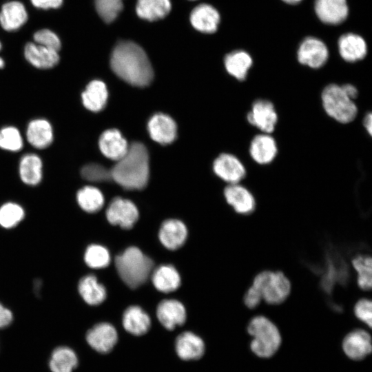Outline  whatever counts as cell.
I'll return each instance as SVG.
<instances>
[{
	"mask_svg": "<svg viewBox=\"0 0 372 372\" xmlns=\"http://www.w3.org/2000/svg\"><path fill=\"white\" fill-rule=\"evenodd\" d=\"M108 92L106 85L99 80L91 81L81 94L83 105L92 112H99L106 105Z\"/></svg>",
	"mask_w": 372,
	"mask_h": 372,
	"instance_id": "cell-27",
	"label": "cell"
},
{
	"mask_svg": "<svg viewBox=\"0 0 372 372\" xmlns=\"http://www.w3.org/2000/svg\"><path fill=\"white\" fill-rule=\"evenodd\" d=\"M227 202L240 214H249L256 207V200L252 194L238 183L229 184L224 190Z\"/></svg>",
	"mask_w": 372,
	"mask_h": 372,
	"instance_id": "cell-15",
	"label": "cell"
},
{
	"mask_svg": "<svg viewBox=\"0 0 372 372\" xmlns=\"http://www.w3.org/2000/svg\"><path fill=\"white\" fill-rule=\"evenodd\" d=\"M33 39L34 43L46 48L56 51L61 49V43L59 37L50 30L41 29L37 31L33 35Z\"/></svg>",
	"mask_w": 372,
	"mask_h": 372,
	"instance_id": "cell-42",
	"label": "cell"
},
{
	"mask_svg": "<svg viewBox=\"0 0 372 372\" xmlns=\"http://www.w3.org/2000/svg\"><path fill=\"white\" fill-rule=\"evenodd\" d=\"M32 4L37 8L50 9L58 8L62 3L63 0H30Z\"/></svg>",
	"mask_w": 372,
	"mask_h": 372,
	"instance_id": "cell-45",
	"label": "cell"
},
{
	"mask_svg": "<svg viewBox=\"0 0 372 372\" xmlns=\"http://www.w3.org/2000/svg\"><path fill=\"white\" fill-rule=\"evenodd\" d=\"M278 152L274 138L269 134L256 135L252 139L249 153L254 161L260 165H267L273 161Z\"/></svg>",
	"mask_w": 372,
	"mask_h": 372,
	"instance_id": "cell-21",
	"label": "cell"
},
{
	"mask_svg": "<svg viewBox=\"0 0 372 372\" xmlns=\"http://www.w3.org/2000/svg\"><path fill=\"white\" fill-rule=\"evenodd\" d=\"M261 300L262 298L259 293L251 286L244 296L245 305L249 309H254L260 303Z\"/></svg>",
	"mask_w": 372,
	"mask_h": 372,
	"instance_id": "cell-44",
	"label": "cell"
},
{
	"mask_svg": "<svg viewBox=\"0 0 372 372\" xmlns=\"http://www.w3.org/2000/svg\"><path fill=\"white\" fill-rule=\"evenodd\" d=\"M123 326L130 333L142 335L149 331L151 320L148 314L142 308L131 306L123 313Z\"/></svg>",
	"mask_w": 372,
	"mask_h": 372,
	"instance_id": "cell-25",
	"label": "cell"
},
{
	"mask_svg": "<svg viewBox=\"0 0 372 372\" xmlns=\"http://www.w3.org/2000/svg\"><path fill=\"white\" fill-rule=\"evenodd\" d=\"M247 121L261 132L270 134L273 132L278 121V115L273 103L267 100L258 99L252 104L247 115Z\"/></svg>",
	"mask_w": 372,
	"mask_h": 372,
	"instance_id": "cell-8",
	"label": "cell"
},
{
	"mask_svg": "<svg viewBox=\"0 0 372 372\" xmlns=\"http://www.w3.org/2000/svg\"><path fill=\"white\" fill-rule=\"evenodd\" d=\"M76 200L80 207L88 213H94L101 209L104 198L101 192L92 186H85L76 194Z\"/></svg>",
	"mask_w": 372,
	"mask_h": 372,
	"instance_id": "cell-35",
	"label": "cell"
},
{
	"mask_svg": "<svg viewBox=\"0 0 372 372\" xmlns=\"http://www.w3.org/2000/svg\"><path fill=\"white\" fill-rule=\"evenodd\" d=\"M77 364L78 358L75 352L67 347L55 349L49 362L52 372H72Z\"/></svg>",
	"mask_w": 372,
	"mask_h": 372,
	"instance_id": "cell-33",
	"label": "cell"
},
{
	"mask_svg": "<svg viewBox=\"0 0 372 372\" xmlns=\"http://www.w3.org/2000/svg\"><path fill=\"white\" fill-rule=\"evenodd\" d=\"M79 292L83 300L90 305H98L106 298V289L93 275L83 277L78 285Z\"/></svg>",
	"mask_w": 372,
	"mask_h": 372,
	"instance_id": "cell-30",
	"label": "cell"
},
{
	"mask_svg": "<svg viewBox=\"0 0 372 372\" xmlns=\"http://www.w3.org/2000/svg\"><path fill=\"white\" fill-rule=\"evenodd\" d=\"M214 170L216 174L229 184L238 183L246 175V169L234 155L220 154L214 162Z\"/></svg>",
	"mask_w": 372,
	"mask_h": 372,
	"instance_id": "cell-13",
	"label": "cell"
},
{
	"mask_svg": "<svg viewBox=\"0 0 372 372\" xmlns=\"http://www.w3.org/2000/svg\"><path fill=\"white\" fill-rule=\"evenodd\" d=\"M176 352L183 360L200 359L205 353L203 340L195 333L186 331L180 334L175 343Z\"/></svg>",
	"mask_w": 372,
	"mask_h": 372,
	"instance_id": "cell-18",
	"label": "cell"
},
{
	"mask_svg": "<svg viewBox=\"0 0 372 372\" xmlns=\"http://www.w3.org/2000/svg\"><path fill=\"white\" fill-rule=\"evenodd\" d=\"M24 216L23 209L17 203H6L0 207V225L3 228L14 227Z\"/></svg>",
	"mask_w": 372,
	"mask_h": 372,
	"instance_id": "cell-37",
	"label": "cell"
},
{
	"mask_svg": "<svg viewBox=\"0 0 372 372\" xmlns=\"http://www.w3.org/2000/svg\"><path fill=\"white\" fill-rule=\"evenodd\" d=\"M41 287H42V281L39 279H37L34 282V291L37 295L40 293Z\"/></svg>",
	"mask_w": 372,
	"mask_h": 372,
	"instance_id": "cell-49",
	"label": "cell"
},
{
	"mask_svg": "<svg viewBox=\"0 0 372 372\" xmlns=\"http://www.w3.org/2000/svg\"><path fill=\"white\" fill-rule=\"evenodd\" d=\"M4 67V61L2 58L0 57V68H3Z\"/></svg>",
	"mask_w": 372,
	"mask_h": 372,
	"instance_id": "cell-51",
	"label": "cell"
},
{
	"mask_svg": "<svg viewBox=\"0 0 372 372\" xmlns=\"http://www.w3.org/2000/svg\"><path fill=\"white\" fill-rule=\"evenodd\" d=\"M110 65L118 77L134 86H146L153 79L147 55L141 46L130 41L118 43L112 51Z\"/></svg>",
	"mask_w": 372,
	"mask_h": 372,
	"instance_id": "cell-1",
	"label": "cell"
},
{
	"mask_svg": "<svg viewBox=\"0 0 372 372\" xmlns=\"http://www.w3.org/2000/svg\"><path fill=\"white\" fill-rule=\"evenodd\" d=\"M28 13L23 4L17 1L4 3L0 12V24L7 31H14L25 23Z\"/></svg>",
	"mask_w": 372,
	"mask_h": 372,
	"instance_id": "cell-24",
	"label": "cell"
},
{
	"mask_svg": "<svg viewBox=\"0 0 372 372\" xmlns=\"http://www.w3.org/2000/svg\"><path fill=\"white\" fill-rule=\"evenodd\" d=\"M22 147V136L16 127H6L0 130V148L8 151L17 152Z\"/></svg>",
	"mask_w": 372,
	"mask_h": 372,
	"instance_id": "cell-39",
	"label": "cell"
},
{
	"mask_svg": "<svg viewBox=\"0 0 372 372\" xmlns=\"http://www.w3.org/2000/svg\"><path fill=\"white\" fill-rule=\"evenodd\" d=\"M354 313L358 319L369 328L372 324V303L369 299L362 298L355 304Z\"/></svg>",
	"mask_w": 372,
	"mask_h": 372,
	"instance_id": "cell-43",
	"label": "cell"
},
{
	"mask_svg": "<svg viewBox=\"0 0 372 372\" xmlns=\"http://www.w3.org/2000/svg\"><path fill=\"white\" fill-rule=\"evenodd\" d=\"M81 174L84 179L92 182H102L112 179L111 171L96 163L84 165L81 168Z\"/></svg>",
	"mask_w": 372,
	"mask_h": 372,
	"instance_id": "cell-41",
	"label": "cell"
},
{
	"mask_svg": "<svg viewBox=\"0 0 372 372\" xmlns=\"http://www.w3.org/2000/svg\"><path fill=\"white\" fill-rule=\"evenodd\" d=\"M96 11L106 23L113 21L123 8L122 0H95Z\"/></svg>",
	"mask_w": 372,
	"mask_h": 372,
	"instance_id": "cell-40",
	"label": "cell"
},
{
	"mask_svg": "<svg viewBox=\"0 0 372 372\" xmlns=\"http://www.w3.org/2000/svg\"><path fill=\"white\" fill-rule=\"evenodd\" d=\"M99 145L104 156L114 161L121 158L129 147L121 132L115 129L103 132L99 138Z\"/></svg>",
	"mask_w": 372,
	"mask_h": 372,
	"instance_id": "cell-22",
	"label": "cell"
},
{
	"mask_svg": "<svg viewBox=\"0 0 372 372\" xmlns=\"http://www.w3.org/2000/svg\"><path fill=\"white\" fill-rule=\"evenodd\" d=\"M190 21L196 30L205 33H214L217 30L220 15L211 6L200 4L192 10Z\"/></svg>",
	"mask_w": 372,
	"mask_h": 372,
	"instance_id": "cell-23",
	"label": "cell"
},
{
	"mask_svg": "<svg viewBox=\"0 0 372 372\" xmlns=\"http://www.w3.org/2000/svg\"><path fill=\"white\" fill-rule=\"evenodd\" d=\"M154 262L138 248L130 247L115 258V266L121 280L130 288L143 285L152 273Z\"/></svg>",
	"mask_w": 372,
	"mask_h": 372,
	"instance_id": "cell-3",
	"label": "cell"
},
{
	"mask_svg": "<svg viewBox=\"0 0 372 372\" xmlns=\"http://www.w3.org/2000/svg\"><path fill=\"white\" fill-rule=\"evenodd\" d=\"M364 126L365 127L369 135H371L372 132V115L371 112L366 114L364 118Z\"/></svg>",
	"mask_w": 372,
	"mask_h": 372,
	"instance_id": "cell-48",
	"label": "cell"
},
{
	"mask_svg": "<svg viewBox=\"0 0 372 372\" xmlns=\"http://www.w3.org/2000/svg\"><path fill=\"white\" fill-rule=\"evenodd\" d=\"M344 263L336 258L329 257L327 260V271L322 279V286L331 293L336 282L344 283L347 278Z\"/></svg>",
	"mask_w": 372,
	"mask_h": 372,
	"instance_id": "cell-34",
	"label": "cell"
},
{
	"mask_svg": "<svg viewBox=\"0 0 372 372\" xmlns=\"http://www.w3.org/2000/svg\"><path fill=\"white\" fill-rule=\"evenodd\" d=\"M11 311L0 303V329L8 327L12 321Z\"/></svg>",
	"mask_w": 372,
	"mask_h": 372,
	"instance_id": "cell-46",
	"label": "cell"
},
{
	"mask_svg": "<svg viewBox=\"0 0 372 372\" xmlns=\"http://www.w3.org/2000/svg\"><path fill=\"white\" fill-rule=\"evenodd\" d=\"M152 279L156 289L163 293L174 291L180 283L178 272L170 265L157 267L152 273Z\"/></svg>",
	"mask_w": 372,
	"mask_h": 372,
	"instance_id": "cell-29",
	"label": "cell"
},
{
	"mask_svg": "<svg viewBox=\"0 0 372 372\" xmlns=\"http://www.w3.org/2000/svg\"><path fill=\"white\" fill-rule=\"evenodd\" d=\"M260 295L262 300L270 304L283 302L291 292V282L280 271H263L258 273L252 285Z\"/></svg>",
	"mask_w": 372,
	"mask_h": 372,
	"instance_id": "cell-5",
	"label": "cell"
},
{
	"mask_svg": "<svg viewBox=\"0 0 372 372\" xmlns=\"http://www.w3.org/2000/svg\"><path fill=\"white\" fill-rule=\"evenodd\" d=\"M187 230L180 220L169 219L164 221L159 230V239L168 249L174 250L180 247L185 242Z\"/></svg>",
	"mask_w": 372,
	"mask_h": 372,
	"instance_id": "cell-20",
	"label": "cell"
},
{
	"mask_svg": "<svg viewBox=\"0 0 372 372\" xmlns=\"http://www.w3.org/2000/svg\"><path fill=\"white\" fill-rule=\"evenodd\" d=\"M338 50L341 57L348 62L363 59L367 53V45L364 39L354 33H347L338 39Z\"/></svg>",
	"mask_w": 372,
	"mask_h": 372,
	"instance_id": "cell-19",
	"label": "cell"
},
{
	"mask_svg": "<svg viewBox=\"0 0 372 372\" xmlns=\"http://www.w3.org/2000/svg\"><path fill=\"white\" fill-rule=\"evenodd\" d=\"M148 131L151 138L161 144L172 143L176 136V125L167 115L156 114L148 122Z\"/></svg>",
	"mask_w": 372,
	"mask_h": 372,
	"instance_id": "cell-16",
	"label": "cell"
},
{
	"mask_svg": "<svg viewBox=\"0 0 372 372\" xmlns=\"http://www.w3.org/2000/svg\"><path fill=\"white\" fill-rule=\"evenodd\" d=\"M89 345L101 353L111 351L118 340L116 329L110 323L101 322L94 325L86 334Z\"/></svg>",
	"mask_w": 372,
	"mask_h": 372,
	"instance_id": "cell-10",
	"label": "cell"
},
{
	"mask_svg": "<svg viewBox=\"0 0 372 372\" xmlns=\"http://www.w3.org/2000/svg\"><path fill=\"white\" fill-rule=\"evenodd\" d=\"M107 220L123 229H130L137 221L138 211L135 205L127 199L116 198L110 203L106 211Z\"/></svg>",
	"mask_w": 372,
	"mask_h": 372,
	"instance_id": "cell-9",
	"label": "cell"
},
{
	"mask_svg": "<svg viewBox=\"0 0 372 372\" xmlns=\"http://www.w3.org/2000/svg\"><path fill=\"white\" fill-rule=\"evenodd\" d=\"M344 93L352 100L355 99L358 95L357 88L351 84H345L341 86Z\"/></svg>",
	"mask_w": 372,
	"mask_h": 372,
	"instance_id": "cell-47",
	"label": "cell"
},
{
	"mask_svg": "<svg viewBox=\"0 0 372 372\" xmlns=\"http://www.w3.org/2000/svg\"><path fill=\"white\" fill-rule=\"evenodd\" d=\"M136 13L140 18L155 21L165 17L171 10L169 0H138Z\"/></svg>",
	"mask_w": 372,
	"mask_h": 372,
	"instance_id": "cell-32",
	"label": "cell"
},
{
	"mask_svg": "<svg viewBox=\"0 0 372 372\" xmlns=\"http://www.w3.org/2000/svg\"><path fill=\"white\" fill-rule=\"evenodd\" d=\"M352 265L357 272L358 286L364 291L372 286V259L370 256L358 255L352 260Z\"/></svg>",
	"mask_w": 372,
	"mask_h": 372,
	"instance_id": "cell-36",
	"label": "cell"
},
{
	"mask_svg": "<svg viewBox=\"0 0 372 372\" xmlns=\"http://www.w3.org/2000/svg\"><path fill=\"white\" fill-rule=\"evenodd\" d=\"M26 60L39 69H50L59 61L58 51L46 48L36 43H28L24 48Z\"/></svg>",
	"mask_w": 372,
	"mask_h": 372,
	"instance_id": "cell-17",
	"label": "cell"
},
{
	"mask_svg": "<svg viewBox=\"0 0 372 372\" xmlns=\"http://www.w3.org/2000/svg\"><path fill=\"white\" fill-rule=\"evenodd\" d=\"M299 63L311 68L322 67L329 58V50L320 39L309 37L300 44L297 52Z\"/></svg>",
	"mask_w": 372,
	"mask_h": 372,
	"instance_id": "cell-7",
	"label": "cell"
},
{
	"mask_svg": "<svg viewBox=\"0 0 372 372\" xmlns=\"http://www.w3.org/2000/svg\"><path fill=\"white\" fill-rule=\"evenodd\" d=\"M247 332L252 337L251 350L260 358L271 357L281 344L282 338L278 327L264 316L251 318L247 326Z\"/></svg>",
	"mask_w": 372,
	"mask_h": 372,
	"instance_id": "cell-4",
	"label": "cell"
},
{
	"mask_svg": "<svg viewBox=\"0 0 372 372\" xmlns=\"http://www.w3.org/2000/svg\"><path fill=\"white\" fill-rule=\"evenodd\" d=\"M282 1H283L284 2L288 4L294 5V4L299 3L302 0H282Z\"/></svg>",
	"mask_w": 372,
	"mask_h": 372,
	"instance_id": "cell-50",
	"label": "cell"
},
{
	"mask_svg": "<svg viewBox=\"0 0 372 372\" xmlns=\"http://www.w3.org/2000/svg\"><path fill=\"white\" fill-rule=\"evenodd\" d=\"M26 136L33 147L38 149L46 148L53 141L52 127L45 119L33 120L28 125Z\"/></svg>",
	"mask_w": 372,
	"mask_h": 372,
	"instance_id": "cell-26",
	"label": "cell"
},
{
	"mask_svg": "<svg viewBox=\"0 0 372 372\" xmlns=\"http://www.w3.org/2000/svg\"><path fill=\"white\" fill-rule=\"evenodd\" d=\"M342 347L349 358L353 360H363L371 352V335L362 329L353 330L344 338Z\"/></svg>",
	"mask_w": 372,
	"mask_h": 372,
	"instance_id": "cell-11",
	"label": "cell"
},
{
	"mask_svg": "<svg viewBox=\"0 0 372 372\" xmlns=\"http://www.w3.org/2000/svg\"><path fill=\"white\" fill-rule=\"evenodd\" d=\"M314 10L319 19L329 25H338L349 14L347 0H315Z\"/></svg>",
	"mask_w": 372,
	"mask_h": 372,
	"instance_id": "cell-12",
	"label": "cell"
},
{
	"mask_svg": "<svg viewBox=\"0 0 372 372\" xmlns=\"http://www.w3.org/2000/svg\"><path fill=\"white\" fill-rule=\"evenodd\" d=\"M112 179L127 189L144 188L149 178V157L146 147L140 143L128 147L125 154L110 170Z\"/></svg>",
	"mask_w": 372,
	"mask_h": 372,
	"instance_id": "cell-2",
	"label": "cell"
},
{
	"mask_svg": "<svg viewBox=\"0 0 372 372\" xmlns=\"http://www.w3.org/2000/svg\"><path fill=\"white\" fill-rule=\"evenodd\" d=\"M227 72L238 81L246 79L248 71L251 67V56L244 50H236L227 54L224 59Z\"/></svg>",
	"mask_w": 372,
	"mask_h": 372,
	"instance_id": "cell-28",
	"label": "cell"
},
{
	"mask_svg": "<svg viewBox=\"0 0 372 372\" xmlns=\"http://www.w3.org/2000/svg\"><path fill=\"white\" fill-rule=\"evenodd\" d=\"M84 260L91 268L101 269L109 265L110 255L108 250L103 246L92 244L87 247L84 254Z\"/></svg>",
	"mask_w": 372,
	"mask_h": 372,
	"instance_id": "cell-38",
	"label": "cell"
},
{
	"mask_svg": "<svg viewBox=\"0 0 372 372\" xmlns=\"http://www.w3.org/2000/svg\"><path fill=\"white\" fill-rule=\"evenodd\" d=\"M19 174L22 181L28 185H37L42 178V161L34 154L22 157L19 164Z\"/></svg>",
	"mask_w": 372,
	"mask_h": 372,
	"instance_id": "cell-31",
	"label": "cell"
},
{
	"mask_svg": "<svg viewBox=\"0 0 372 372\" xmlns=\"http://www.w3.org/2000/svg\"><path fill=\"white\" fill-rule=\"evenodd\" d=\"M156 316L165 329L172 330L185 322L186 311L179 301L172 299L164 300L157 307Z\"/></svg>",
	"mask_w": 372,
	"mask_h": 372,
	"instance_id": "cell-14",
	"label": "cell"
},
{
	"mask_svg": "<svg viewBox=\"0 0 372 372\" xmlns=\"http://www.w3.org/2000/svg\"><path fill=\"white\" fill-rule=\"evenodd\" d=\"M321 99L326 113L339 123H349L357 116L358 108L353 100L337 84L327 85L322 92Z\"/></svg>",
	"mask_w": 372,
	"mask_h": 372,
	"instance_id": "cell-6",
	"label": "cell"
},
{
	"mask_svg": "<svg viewBox=\"0 0 372 372\" xmlns=\"http://www.w3.org/2000/svg\"><path fill=\"white\" fill-rule=\"evenodd\" d=\"M1 42H0V50H1Z\"/></svg>",
	"mask_w": 372,
	"mask_h": 372,
	"instance_id": "cell-52",
	"label": "cell"
}]
</instances>
